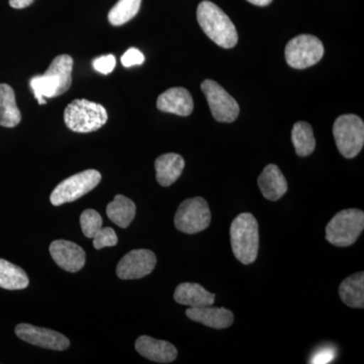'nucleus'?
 Segmentation results:
<instances>
[{"label": "nucleus", "instance_id": "f257e3e1", "mask_svg": "<svg viewBox=\"0 0 364 364\" xmlns=\"http://www.w3.org/2000/svg\"><path fill=\"white\" fill-rule=\"evenodd\" d=\"M72 57L69 55H59L53 60L43 75L33 76L31 79V88L40 105L47 104L45 97H57L69 90L72 83Z\"/></svg>", "mask_w": 364, "mask_h": 364}, {"label": "nucleus", "instance_id": "f03ea898", "mask_svg": "<svg viewBox=\"0 0 364 364\" xmlns=\"http://www.w3.org/2000/svg\"><path fill=\"white\" fill-rule=\"evenodd\" d=\"M196 16L205 35L213 42L225 49H231L238 42V33L234 23L224 11L213 2H200Z\"/></svg>", "mask_w": 364, "mask_h": 364}, {"label": "nucleus", "instance_id": "7ed1b4c3", "mask_svg": "<svg viewBox=\"0 0 364 364\" xmlns=\"http://www.w3.org/2000/svg\"><path fill=\"white\" fill-rule=\"evenodd\" d=\"M232 250L243 264H251L257 258L259 249V228L250 213H242L235 218L230 228Z\"/></svg>", "mask_w": 364, "mask_h": 364}, {"label": "nucleus", "instance_id": "20e7f679", "mask_svg": "<svg viewBox=\"0 0 364 364\" xmlns=\"http://www.w3.org/2000/svg\"><path fill=\"white\" fill-rule=\"evenodd\" d=\"M109 116L102 105L87 100H74L64 111L67 128L75 133H91L107 123Z\"/></svg>", "mask_w": 364, "mask_h": 364}, {"label": "nucleus", "instance_id": "39448f33", "mask_svg": "<svg viewBox=\"0 0 364 364\" xmlns=\"http://www.w3.org/2000/svg\"><path fill=\"white\" fill-rule=\"evenodd\" d=\"M364 213L358 208L341 210L326 227V239L337 247H348L363 233Z\"/></svg>", "mask_w": 364, "mask_h": 364}, {"label": "nucleus", "instance_id": "423d86ee", "mask_svg": "<svg viewBox=\"0 0 364 364\" xmlns=\"http://www.w3.org/2000/svg\"><path fill=\"white\" fill-rule=\"evenodd\" d=\"M333 135L342 156L356 157L364 145L363 121L355 114L340 116L333 126Z\"/></svg>", "mask_w": 364, "mask_h": 364}, {"label": "nucleus", "instance_id": "0eeeda50", "mask_svg": "<svg viewBox=\"0 0 364 364\" xmlns=\"http://www.w3.org/2000/svg\"><path fill=\"white\" fill-rule=\"evenodd\" d=\"M100 181H102V174L97 170L88 169L79 172L68 177L65 181L60 182L50 196V202L55 207L75 202L78 198H82L86 193H90L93 188H97Z\"/></svg>", "mask_w": 364, "mask_h": 364}, {"label": "nucleus", "instance_id": "6e6552de", "mask_svg": "<svg viewBox=\"0 0 364 364\" xmlns=\"http://www.w3.org/2000/svg\"><path fill=\"white\" fill-rule=\"evenodd\" d=\"M210 208L207 200L200 196L182 202L174 218L176 229L186 234L200 233L210 226Z\"/></svg>", "mask_w": 364, "mask_h": 364}, {"label": "nucleus", "instance_id": "1a4fd4ad", "mask_svg": "<svg viewBox=\"0 0 364 364\" xmlns=\"http://www.w3.org/2000/svg\"><path fill=\"white\" fill-rule=\"evenodd\" d=\"M324 55V46L312 35H299L287 43L286 60L289 66L306 69L315 65Z\"/></svg>", "mask_w": 364, "mask_h": 364}, {"label": "nucleus", "instance_id": "9d476101", "mask_svg": "<svg viewBox=\"0 0 364 364\" xmlns=\"http://www.w3.org/2000/svg\"><path fill=\"white\" fill-rule=\"evenodd\" d=\"M207 97L210 112L215 121L232 123L239 116L240 107L229 93L214 80L207 79L200 85Z\"/></svg>", "mask_w": 364, "mask_h": 364}, {"label": "nucleus", "instance_id": "9b49d317", "mask_svg": "<svg viewBox=\"0 0 364 364\" xmlns=\"http://www.w3.org/2000/svg\"><path fill=\"white\" fill-rule=\"evenodd\" d=\"M157 258L148 249H135L124 256L117 267V275L124 280L147 277L156 267Z\"/></svg>", "mask_w": 364, "mask_h": 364}, {"label": "nucleus", "instance_id": "f8f14e48", "mask_svg": "<svg viewBox=\"0 0 364 364\" xmlns=\"http://www.w3.org/2000/svg\"><path fill=\"white\" fill-rule=\"evenodd\" d=\"M16 334L26 343L51 350L63 351L70 346V341L63 334L30 324L16 326Z\"/></svg>", "mask_w": 364, "mask_h": 364}, {"label": "nucleus", "instance_id": "ddd939ff", "mask_svg": "<svg viewBox=\"0 0 364 364\" xmlns=\"http://www.w3.org/2000/svg\"><path fill=\"white\" fill-rule=\"evenodd\" d=\"M49 250L55 263L65 272H78L85 265V250L74 242L53 241Z\"/></svg>", "mask_w": 364, "mask_h": 364}, {"label": "nucleus", "instance_id": "4468645a", "mask_svg": "<svg viewBox=\"0 0 364 364\" xmlns=\"http://www.w3.org/2000/svg\"><path fill=\"white\" fill-rule=\"evenodd\" d=\"M136 350L144 358L158 363H173L177 358V349L173 344L149 336H140L136 339Z\"/></svg>", "mask_w": 364, "mask_h": 364}, {"label": "nucleus", "instance_id": "2eb2a0df", "mask_svg": "<svg viewBox=\"0 0 364 364\" xmlns=\"http://www.w3.org/2000/svg\"><path fill=\"white\" fill-rule=\"evenodd\" d=\"M157 107L161 112L188 117L193 111V97L186 88H170L159 95Z\"/></svg>", "mask_w": 364, "mask_h": 364}, {"label": "nucleus", "instance_id": "dca6fc26", "mask_svg": "<svg viewBox=\"0 0 364 364\" xmlns=\"http://www.w3.org/2000/svg\"><path fill=\"white\" fill-rule=\"evenodd\" d=\"M186 316L195 322L215 329H226L234 322V315L231 311L210 306L189 308L186 310Z\"/></svg>", "mask_w": 364, "mask_h": 364}, {"label": "nucleus", "instance_id": "f3484780", "mask_svg": "<svg viewBox=\"0 0 364 364\" xmlns=\"http://www.w3.org/2000/svg\"><path fill=\"white\" fill-rule=\"evenodd\" d=\"M258 186L263 196L272 202H277L286 195L289 188L286 177L274 164L267 165L261 172L258 177Z\"/></svg>", "mask_w": 364, "mask_h": 364}, {"label": "nucleus", "instance_id": "a211bd4d", "mask_svg": "<svg viewBox=\"0 0 364 364\" xmlns=\"http://www.w3.org/2000/svg\"><path fill=\"white\" fill-rule=\"evenodd\" d=\"M174 299L181 305L188 306L189 308H200L212 306L215 303V296L200 284L183 282L176 287Z\"/></svg>", "mask_w": 364, "mask_h": 364}, {"label": "nucleus", "instance_id": "6ab92c4d", "mask_svg": "<svg viewBox=\"0 0 364 364\" xmlns=\"http://www.w3.org/2000/svg\"><path fill=\"white\" fill-rule=\"evenodd\" d=\"M184 165L183 158L176 153H167L158 157L155 161L158 183L164 188L173 184L181 177Z\"/></svg>", "mask_w": 364, "mask_h": 364}, {"label": "nucleus", "instance_id": "aec40b11", "mask_svg": "<svg viewBox=\"0 0 364 364\" xmlns=\"http://www.w3.org/2000/svg\"><path fill=\"white\" fill-rule=\"evenodd\" d=\"M21 121V114L16 102V95L11 86L0 85V126L14 128Z\"/></svg>", "mask_w": 364, "mask_h": 364}, {"label": "nucleus", "instance_id": "412c9836", "mask_svg": "<svg viewBox=\"0 0 364 364\" xmlns=\"http://www.w3.org/2000/svg\"><path fill=\"white\" fill-rule=\"evenodd\" d=\"M342 301L350 308H364V273H355L347 277L339 287Z\"/></svg>", "mask_w": 364, "mask_h": 364}, {"label": "nucleus", "instance_id": "4be33fe9", "mask_svg": "<svg viewBox=\"0 0 364 364\" xmlns=\"http://www.w3.org/2000/svg\"><path fill=\"white\" fill-rule=\"evenodd\" d=\"M107 215L119 228H128L136 215V205L127 196L117 195L107 207Z\"/></svg>", "mask_w": 364, "mask_h": 364}, {"label": "nucleus", "instance_id": "5701e85b", "mask_svg": "<svg viewBox=\"0 0 364 364\" xmlns=\"http://www.w3.org/2000/svg\"><path fill=\"white\" fill-rule=\"evenodd\" d=\"M30 284L28 275L13 263L4 259H0V287L9 291L23 289Z\"/></svg>", "mask_w": 364, "mask_h": 364}, {"label": "nucleus", "instance_id": "b1692460", "mask_svg": "<svg viewBox=\"0 0 364 364\" xmlns=\"http://www.w3.org/2000/svg\"><path fill=\"white\" fill-rule=\"evenodd\" d=\"M291 141L296 154L306 157L312 154L316 148V140L312 127L306 122H298L291 131Z\"/></svg>", "mask_w": 364, "mask_h": 364}, {"label": "nucleus", "instance_id": "393cba45", "mask_svg": "<svg viewBox=\"0 0 364 364\" xmlns=\"http://www.w3.org/2000/svg\"><path fill=\"white\" fill-rule=\"evenodd\" d=\"M141 2L142 0H119L107 16L111 25L123 26L135 18L140 11Z\"/></svg>", "mask_w": 364, "mask_h": 364}, {"label": "nucleus", "instance_id": "a878e982", "mask_svg": "<svg viewBox=\"0 0 364 364\" xmlns=\"http://www.w3.org/2000/svg\"><path fill=\"white\" fill-rule=\"evenodd\" d=\"M80 226L86 238L92 239L102 228V218L92 208L85 210L80 215Z\"/></svg>", "mask_w": 364, "mask_h": 364}, {"label": "nucleus", "instance_id": "bb28decb", "mask_svg": "<svg viewBox=\"0 0 364 364\" xmlns=\"http://www.w3.org/2000/svg\"><path fill=\"white\" fill-rule=\"evenodd\" d=\"M93 246L97 250L105 247H112L117 244V236L111 227L102 228L93 237Z\"/></svg>", "mask_w": 364, "mask_h": 364}, {"label": "nucleus", "instance_id": "cd10ccee", "mask_svg": "<svg viewBox=\"0 0 364 364\" xmlns=\"http://www.w3.org/2000/svg\"><path fill=\"white\" fill-rule=\"evenodd\" d=\"M117 60L114 55H105V56L98 57L93 60L92 66L100 73L107 74L112 73L116 67Z\"/></svg>", "mask_w": 364, "mask_h": 364}, {"label": "nucleus", "instance_id": "c85d7f7f", "mask_svg": "<svg viewBox=\"0 0 364 364\" xmlns=\"http://www.w3.org/2000/svg\"><path fill=\"white\" fill-rule=\"evenodd\" d=\"M145 61L143 53L136 48H131L122 56V64L127 68L136 65H142Z\"/></svg>", "mask_w": 364, "mask_h": 364}, {"label": "nucleus", "instance_id": "c756f323", "mask_svg": "<svg viewBox=\"0 0 364 364\" xmlns=\"http://www.w3.org/2000/svg\"><path fill=\"white\" fill-rule=\"evenodd\" d=\"M336 356V353H335V350L333 348H330V347H326V348L320 349L313 356L312 361L311 363H330Z\"/></svg>", "mask_w": 364, "mask_h": 364}, {"label": "nucleus", "instance_id": "7c9ffc66", "mask_svg": "<svg viewBox=\"0 0 364 364\" xmlns=\"http://www.w3.org/2000/svg\"><path fill=\"white\" fill-rule=\"evenodd\" d=\"M35 0H9V6L13 9H21L30 6Z\"/></svg>", "mask_w": 364, "mask_h": 364}, {"label": "nucleus", "instance_id": "2f4dec72", "mask_svg": "<svg viewBox=\"0 0 364 364\" xmlns=\"http://www.w3.org/2000/svg\"><path fill=\"white\" fill-rule=\"evenodd\" d=\"M250 4L257 6H267L268 4H272V0H247Z\"/></svg>", "mask_w": 364, "mask_h": 364}]
</instances>
